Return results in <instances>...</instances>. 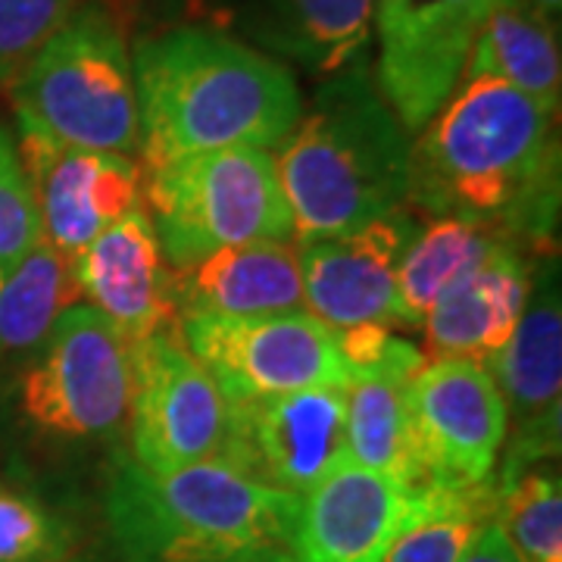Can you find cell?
Returning <instances> with one entry per match:
<instances>
[{
    "label": "cell",
    "mask_w": 562,
    "mask_h": 562,
    "mask_svg": "<svg viewBox=\"0 0 562 562\" xmlns=\"http://www.w3.org/2000/svg\"><path fill=\"white\" fill-rule=\"evenodd\" d=\"M557 113L491 76H465L409 147L406 201L550 247L560 216Z\"/></svg>",
    "instance_id": "6da1fadb"
},
{
    "label": "cell",
    "mask_w": 562,
    "mask_h": 562,
    "mask_svg": "<svg viewBox=\"0 0 562 562\" xmlns=\"http://www.w3.org/2000/svg\"><path fill=\"white\" fill-rule=\"evenodd\" d=\"M138 150L154 172L232 147H279L301 116L294 72L216 25H176L132 57Z\"/></svg>",
    "instance_id": "7a4b0ae2"
},
{
    "label": "cell",
    "mask_w": 562,
    "mask_h": 562,
    "mask_svg": "<svg viewBox=\"0 0 562 562\" xmlns=\"http://www.w3.org/2000/svg\"><path fill=\"white\" fill-rule=\"evenodd\" d=\"M409 132L362 69L328 76L272 157L291 241L347 235L406 201Z\"/></svg>",
    "instance_id": "3957f363"
},
{
    "label": "cell",
    "mask_w": 562,
    "mask_h": 562,
    "mask_svg": "<svg viewBox=\"0 0 562 562\" xmlns=\"http://www.w3.org/2000/svg\"><path fill=\"white\" fill-rule=\"evenodd\" d=\"M103 513L122 562H216L291 547L301 497L250 482L222 460L150 472L120 457Z\"/></svg>",
    "instance_id": "277c9868"
},
{
    "label": "cell",
    "mask_w": 562,
    "mask_h": 562,
    "mask_svg": "<svg viewBox=\"0 0 562 562\" xmlns=\"http://www.w3.org/2000/svg\"><path fill=\"white\" fill-rule=\"evenodd\" d=\"M20 132L103 150H138V98L116 13L88 0L7 88Z\"/></svg>",
    "instance_id": "5b68a950"
},
{
    "label": "cell",
    "mask_w": 562,
    "mask_h": 562,
    "mask_svg": "<svg viewBox=\"0 0 562 562\" xmlns=\"http://www.w3.org/2000/svg\"><path fill=\"white\" fill-rule=\"evenodd\" d=\"M16 422L41 447L120 460L132 416V353L88 303L63 313L13 382Z\"/></svg>",
    "instance_id": "8992f818"
},
{
    "label": "cell",
    "mask_w": 562,
    "mask_h": 562,
    "mask_svg": "<svg viewBox=\"0 0 562 562\" xmlns=\"http://www.w3.org/2000/svg\"><path fill=\"white\" fill-rule=\"evenodd\" d=\"M144 191L169 269L225 247L291 241V210L269 150L232 147L169 162L150 172Z\"/></svg>",
    "instance_id": "52a82bcc"
},
{
    "label": "cell",
    "mask_w": 562,
    "mask_h": 562,
    "mask_svg": "<svg viewBox=\"0 0 562 562\" xmlns=\"http://www.w3.org/2000/svg\"><path fill=\"white\" fill-rule=\"evenodd\" d=\"M181 338L216 379L225 401L276 397L306 387H347L335 328L306 310L222 319L181 316Z\"/></svg>",
    "instance_id": "ba28073f"
},
{
    "label": "cell",
    "mask_w": 562,
    "mask_h": 562,
    "mask_svg": "<svg viewBox=\"0 0 562 562\" xmlns=\"http://www.w3.org/2000/svg\"><path fill=\"white\" fill-rule=\"evenodd\" d=\"M132 353V460L172 472L220 460L228 401L181 338V328L128 344Z\"/></svg>",
    "instance_id": "9c48e42d"
},
{
    "label": "cell",
    "mask_w": 562,
    "mask_h": 562,
    "mask_svg": "<svg viewBox=\"0 0 562 562\" xmlns=\"http://www.w3.org/2000/svg\"><path fill=\"white\" fill-rule=\"evenodd\" d=\"M506 406V441L494 484L560 457L562 291L557 250L531 266L522 319L501 353L484 362Z\"/></svg>",
    "instance_id": "30bf717a"
},
{
    "label": "cell",
    "mask_w": 562,
    "mask_h": 562,
    "mask_svg": "<svg viewBox=\"0 0 562 562\" xmlns=\"http://www.w3.org/2000/svg\"><path fill=\"white\" fill-rule=\"evenodd\" d=\"M494 0H375V85L409 135L457 91Z\"/></svg>",
    "instance_id": "8fae6325"
},
{
    "label": "cell",
    "mask_w": 562,
    "mask_h": 562,
    "mask_svg": "<svg viewBox=\"0 0 562 562\" xmlns=\"http://www.w3.org/2000/svg\"><path fill=\"white\" fill-rule=\"evenodd\" d=\"M220 460L262 487L303 497L331 469L347 462L344 387L228 401Z\"/></svg>",
    "instance_id": "7c38bea8"
},
{
    "label": "cell",
    "mask_w": 562,
    "mask_h": 562,
    "mask_svg": "<svg viewBox=\"0 0 562 562\" xmlns=\"http://www.w3.org/2000/svg\"><path fill=\"white\" fill-rule=\"evenodd\" d=\"M409 416L428 484L494 482L506 441V406L484 362L425 360L409 384Z\"/></svg>",
    "instance_id": "4fadbf2b"
},
{
    "label": "cell",
    "mask_w": 562,
    "mask_h": 562,
    "mask_svg": "<svg viewBox=\"0 0 562 562\" xmlns=\"http://www.w3.org/2000/svg\"><path fill=\"white\" fill-rule=\"evenodd\" d=\"M20 157L38 210L41 238L69 260L103 228L144 206V172L125 154L81 150L22 132Z\"/></svg>",
    "instance_id": "5bb4252c"
},
{
    "label": "cell",
    "mask_w": 562,
    "mask_h": 562,
    "mask_svg": "<svg viewBox=\"0 0 562 562\" xmlns=\"http://www.w3.org/2000/svg\"><path fill=\"white\" fill-rule=\"evenodd\" d=\"M416 220L406 210H391L347 235L294 244L301 257L303 310L341 331L353 325H394L397 266Z\"/></svg>",
    "instance_id": "9a60e30c"
},
{
    "label": "cell",
    "mask_w": 562,
    "mask_h": 562,
    "mask_svg": "<svg viewBox=\"0 0 562 562\" xmlns=\"http://www.w3.org/2000/svg\"><path fill=\"white\" fill-rule=\"evenodd\" d=\"M416 501L419 491L347 460L301 497L288 550L294 562H384Z\"/></svg>",
    "instance_id": "2e32d148"
},
{
    "label": "cell",
    "mask_w": 562,
    "mask_h": 562,
    "mask_svg": "<svg viewBox=\"0 0 562 562\" xmlns=\"http://www.w3.org/2000/svg\"><path fill=\"white\" fill-rule=\"evenodd\" d=\"M81 297L110 322L125 344H138L179 325L169 266L147 210L103 228L72 260Z\"/></svg>",
    "instance_id": "e0dca14e"
},
{
    "label": "cell",
    "mask_w": 562,
    "mask_h": 562,
    "mask_svg": "<svg viewBox=\"0 0 562 562\" xmlns=\"http://www.w3.org/2000/svg\"><path fill=\"white\" fill-rule=\"evenodd\" d=\"M531 262L522 247L503 241L479 266L462 272L422 322L425 360L487 362L501 353L522 319Z\"/></svg>",
    "instance_id": "ac0fdd59"
},
{
    "label": "cell",
    "mask_w": 562,
    "mask_h": 562,
    "mask_svg": "<svg viewBox=\"0 0 562 562\" xmlns=\"http://www.w3.org/2000/svg\"><path fill=\"white\" fill-rule=\"evenodd\" d=\"M422 366V350L391 338L382 360L366 372L350 375L344 387L347 460L413 491L428 487L409 416V384Z\"/></svg>",
    "instance_id": "d6986e66"
},
{
    "label": "cell",
    "mask_w": 562,
    "mask_h": 562,
    "mask_svg": "<svg viewBox=\"0 0 562 562\" xmlns=\"http://www.w3.org/2000/svg\"><path fill=\"white\" fill-rule=\"evenodd\" d=\"M181 316L250 319L303 310L301 257L294 241L225 247L184 269H169Z\"/></svg>",
    "instance_id": "ffe728a7"
},
{
    "label": "cell",
    "mask_w": 562,
    "mask_h": 562,
    "mask_svg": "<svg viewBox=\"0 0 562 562\" xmlns=\"http://www.w3.org/2000/svg\"><path fill=\"white\" fill-rule=\"evenodd\" d=\"M375 0H235L247 44L316 76L360 66L372 38Z\"/></svg>",
    "instance_id": "44dd1931"
},
{
    "label": "cell",
    "mask_w": 562,
    "mask_h": 562,
    "mask_svg": "<svg viewBox=\"0 0 562 562\" xmlns=\"http://www.w3.org/2000/svg\"><path fill=\"white\" fill-rule=\"evenodd\" d=\"M465 76L506 81L550 113H557L562 85L557 32L543 25L535 13H528L519 0H494L465 60L462 79Z\"/></svg>",
    "instance_id": "7402d4cb"
},
{
    "label": "cell",
    "mask_w": 562,
    "mask_h": 562,
    "mask_svg": "<svg viewBox=\"0 0 562 562\" xmlns=\"http://www.w3.org/2000/svg\"><path fill=\"white\" fill-rule=\"evenodd\" d=\"M79 297L72 260L38 238L0 279V362L22 366Z\"/></svg>",
    "instance_id": "603a6c76"
},
{
    "label": "cell",
    "mask_w": 562,
    "mask_h": 562,
    "mask_svg": "<svg viewBox=\"0 0 562 562\" xmlns=\"http://www.w3.org/2000/svg\"><path fill=\"white\" fill-rule=\"evenodd\" d=\"M503 241L506 238L479 222L453 216H438L425 228H416L397 266L394 325L422 328L428 310L438 303L443 291Z\"/></svg>",
    "instance_id": "cb8c5ba5"
},
{
    "label": "cell",
    "mask_w": 562,
    "mask_h": 562,
    "mask_svg": "<svg viewBox=\"0 0 562 562\" xmlns=\"http://www.w3.org/2000/svg\"><path fill=\"white\" fill-rule=\"evenodd\" d=\"M494 482L472 487L428 484L419 491L416 509L391 541L384 562H462L494 522Z\"/></svg>",
    "instance_id": "d4e9b609"
},
{
    "label": "cell",
    "mask_w": 562,
    "mask_h": 562,
    "mask_svg": "<svg viewBox=\"0 0 562 562\" xmlns=\"http://www.w3.org/2000/svg\"><path fill=\"white\" fill-rule=\"evenodd\" d=\"M494 528L516 562H562V482L550 462L494 484Z\"/></svg>",
    "instance_id": "484cf974"
},
{
    "label": "cell",
    "mask_w": 562,
    "mask_h": 562,
    "mask_svg": "<svg viewBox=\"0 0 562 562\" xmlns=\"http://www.w3.org/2000/svg\"><path fill=\"white\" fill-rule=\"evenodd\" d=\"M76 553V531L38 487L0 472V562H63Z\"/></svg>",
    "instance_id": "4316f807"
},
{
    "label": "cell",
    "mask_w": 562,
    "mask_h": 562,
    "mask_svg": "<svg viewBox=\"0 0 562 562\" xmlns=\"http://www.w3.org/2000/svg\"><path fill=\"white\" fill-rule=\"evenodd\" d=\"M85 0H0V88H10Z\"/></svg>",
    "instance_id": "83f0119b"
},
{
    "label": "cell",
    "mask_w": 562,
    "mask_h": 562,
    "mask_svg": "<svg viewBox=\"0 0 562 562\" xmlns=\"http://www.w3.org/2000/svg\"><path fill=\"white\" fill-rule=\"evenodd\" d=\"M41 238L38 210L22 166L20 147L0 125V269L7 272Z\"/></svg>",
    "instance_id": "f1b7e54d"
},
{
    "label": "cell",
    "mask_w": 562,
    "mask_h": 562,
    "mask_svg": "<svg viewBox=\"0 0 562 562\" xmlns=\"http://www.w3.org/2000/svg\"><path fill=\"white\" fill-rule=\"evenodd\" d=\"M462 562H516V557L509 553V547H506V541L501 538V531L491 522Z\"/></svg>",
    "instance_id": "f546056e"
},
{
    "label": "cell",
    "mask_w": 562,
    "mask_h": 562,
    "mask_svg": "<svg viewBox=\"0 0 562 562\" xmlns=\"http://www.w3.org/2000/svg\"><path fill=\"white\" fill-rule=\"evenodd\" d=\"M528 13H535L543 25H550L553 32H560V16H562V0H519Z\"/></svg>",
    "instance_id": "4dcf8cb0"
},
{
    "label": "cell",
    "mask_w": 562,
    "mask_h": 562,
    "mask_svg": "<svg viewBox=\"0 0 562 562\" xmlns=\"http://www.w3.org/2000/svg\"><path fill=\"white\" fill-rule=\"evenodd\" d=\"M216 562H294V557H291L288 547H262V550H247V553H238V557H228V560Z\"/></svg>",
    "instance_id": "1f68e13d"
},
{
    "label": "cell",
    "mask_w": 562,
    "mask_h": 562,
    "mask_svg": "<svg viewBox=\"0 0 562 562\" xmlns=\"http://www.w3.org/2000/svg\"><path fill=\"white\" fill-rule=\"evenodd\" d=\"M63 562H103L101 557H94V553H72L69 560H63Z\"/></svg>",
    "instance_id": "d6a6232c"
},
{
    "label": "cell",
    "mask_w": 562,
    "mask_h": 562,
    "mask_svg": "<svg viewBox=\"0 0 562 562\" xmlns=\"http://www.w3.org/2000/svg\"><path fill=\"white\" fill-rule=\"evenodd\" d=\"M0 279H3V269H0Z\"/></svg>",
    "instance_id": "836d02e7"
}]
</instances>
